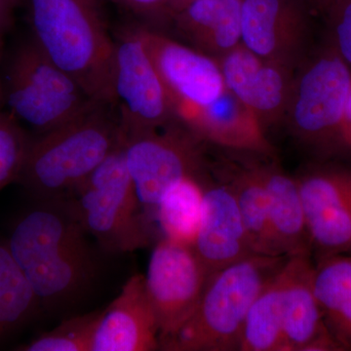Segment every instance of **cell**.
Returning a JSON list of instances; mask_svg holds the SVG:
<instances>
[{
    "instance_id": "24",
    "label": "cell",
    "mask_w": 351,
    "mask_h": 351,
    "mask_svg": "<svg viewBox=\"0 0 351 351\" xmlns=\"http://www.w3.org/2000/svg\"><path fill=\"white\" fill-rule=\"evenodd\" d=\"M205 186L198 177L182 178L164 193L154 211L162 239L193 247L202 212Z\"/></svg>"
},
{
    "instance_id": "6",
    "label": "cell",
    "mask_w": 351,
    "mask_h": 351,
    "mask_svg": "<svg viewBox=\"0 0 351 351\" xmlns=\"http://www.w3.org/2000/svg\"><path fill=\"white\" fill-rule=\"evenodd\" d=\"M350 88L351 69L329 43L298 66L283 119L304 147L317 154L341 151Z\"/></svg>"
},
{
    "instance_id": "14",
    "label": "cell",
    "mask_w": 351,
    "mask_h": 351,
    "mask_svg": "<svg viewBox=\"0 0 351 351\" xmlns=\"http://www.w3.org/2000/svg\"><path fill=\"white\" fill-rule=\"evenodd\" d=\"M228 91L262 125L283 119L295 71L258 57L243 44L217 60Z\"/></svg>"
},
{
    "instance_id": "23",
    "label": "cell",
    "mask_w": 351,
    "mask_h": 351,
    "mask_svg": "<svg viewBox=\"0 0 351 351\" xmlns=\"http://www.w3.org/2000/svg\"><path fill=\"white\" fill-rule=\"evenodd\" d=\"M284 265L267 281L249 309L239 351H284Z\"/></svg>"
},
{
    "instance_id": "17",
    "label": "cell",
    "mask_w": 351,
    "mask_h": 351,
    "mask_svg": "<svg viewBox=\"0 0 351 351\" xmlns=\"http://www.w3.org/2000/svg\"><path fill=\"white\" fill-rule=\"evenodd\" d=\"M309 256L288 258L284 265V351L341 350L328 331L314 294Z\"/></svg>"
},
{
    "instance_id": "7",
    "label": "cell",
    "mask_w": 351,
    "mask_h": 351,
    "mask_svg": "<svg viewBox=\"0 0 351 351\" xmlns=\"http://www.w3.org/2000/svg\"><path fill=\"white\" fill-rule=\"evenodd\" d=\"M4 97L14 119L38 135L75 119L95 101L32 36L9 60Z\"/></svg>"
},
{
    "instance_id": "9",
    "label": "cell",
    "mask_w": 351,
    "mask_h": 351,
    "mask_svg": "<svg viewBox=\"0 0 351 351\" xmlns=\"http://www.w3.org/2000/svg\"><path fill=\"white\" fill-rule=\"evenodd\" d=\"M112 89L125 137L177 121L169 94L137 27H124L114 39Z\"/></svg>"
},
{
    "instance_id": "15",
    "label": "cell",
    "mask_w": 351,
    "mask_h": 351,
    "mask_svg": "<svg viewBox=\"0 0 351 351\" xmlns=\"http://www.w3.org/2000/svg\"><path fill=\"white\" fill-rule=\"evenodd\" d=\"M160 348L156 311L145 276L127 280L112 304L97 316L90 351H151Z\"/></svg>"
},
{
    "instance_id": "16",
    "label": "cell",
    "mask_w": 351,
    "mask_h": 351,
    "mask_svg": "<svg viewBox=\"0 0 351 351\" xmlns=\"http://www.w3.org/2000/svg\"><path fill=\"white\" fill-rule=\"evenodd\" d=\"M193 248L211 274L253 255L234 193L226 182L205 186Z\"/></svg>"
},
{
    "instance_id": "28",
    "label": "cell",
    "mask_w": 351,
    "mask_h": 351,
    "mask_svg": "<svg viewBox=\"0 0 351 351\" xmlns=\"http://www.w3.org/2000/svg\"><path fill=\"white\" fill-rule=\"evenodd\" d=\"M324 15L329 22V43L351 69V0H332Z\"/></svg>"
},
{
    "instance_id": "18",
    "label": "cell",
    "mask_w": 351,
    "mask_h": 351,
    "mask_svg": "<svg viewBox=\"0 0 351 351\" xmlns=\"http://www.w3.org/2000/svg\"><path fill=\"white\" fill-rule=\"evenodd\" d=\"M178 121L201 140L226 149L265 156L272 152L260 120L228 89L213 103L184 113Z\"/></svg>"
},
{
    "instance_id": "32",
    "label": "cell",
    "mask_w": 351,
    "mask_h": 351,
    "mask_svg": "<svg viewBox=\"0 0 351 351\" xmlns=\"http://www.w3.org/2000/svg\"><path fill=\"white\" fill-rule=\"evenodd\" d=\"M332 0H308L313 13L324 14Z\"/></svg>"
},
{
    "instance_id": "4",
    "label": "cell",
    "mask_w": 351,
    "mask_h": 351,
    "mask_svg": "<svg viewBox=\"0 0 351 351\" xmlns=\"http://www.w3.org/2000/svg\"><path fill=\"white\" fill-rule=\"evenodd\" d=\"M287 258L253 254L213 272L193 315L161 348L239 350L249 309Z\"/></svg>"
},
{
    "instance_id": "1",
    "label": "cell",
    "mask_w": 351,
    "mask_h": 351,
    "mask_svg": "<svg viewBox=\"0 0 351 351\" xmlns=\"http://www.w3.org/2000/svg\"><path fill=\"white\" fill-rule=\"evenodd\" d=\"M85 233L66 198L38 200L14 223L6 245L45 308L69 306L91 282L96 265Z\"/></svg>"
},
{
    "instance_id": "10",
    "label": "cell",
    "mask_w": 351,
    "mask_h": 351,
    "mask_svg": "<svg viewBox=\"0 0 351 351\" xmlns=\"http://www.w3.org/2000/svg\"><path fill=\"white\" fill-rule=\"evenodd\" d=\"M210 276L193 247L167 239L157 242L145 281L158 321L160 348L193 315Z\"/></svg>"
},
{
    "instance_id": "29",
    "label": "cell",
    "mask_w": 351,
    "mask_h": 351,
    "mask_svg": "<svg viewBox=\"0 0 351 351\" xmlns=\"http://www.w3.org/2000/svg\"><path fill=\"white\" fill-rule=\"evenodd\" d=\"M151 25L171 23L170 0H112Z\"/></svg>"
},
{
    "instance_id": "30",
    "label": "cell",
    "mask_w": 351,
    "mask_h": 351,
    "mask_svg": "<svg viewBox=\"0 0 351 351\" xmlns=\"http://www.w3.org/2000/svg\"><path fill=\"white\" fill-rule=\"evenodd\" d=\"M341 149H351V88L341 122Z\"/></svg>"
},
{
    "instance_id": "22",
    "label": "cell",
    "mask_w": 351,
    "mask_h": 351,
    "mask_svg": "<svg viewBox=\"0 0 351 351\" xmlns=\"http://www.w3.org/2000/svg\"><path fill=\"white\" fill-rule=\"evenodd\" d=\"M226 184L232 189L249 244L254 254L269 257L281 255L270 226L269 195L263 178V166L245 164L232 167Z\"/></svg>"
},
{
    "instance_id": "5",
    "label": "cell",
    "mask_w": 351,
    "mask_h": 351,
    "mask_svg": "<svg viewBox=\"0 0 351 351\" xmlns=\"http://www.w3.org/2000/svg\"><path fill=\"white\" fill-rule=\"evenodd\" d=\"M122 142L66 197L85 232L105 250L129 253L151 242L149 219L127 169Z\"/></svg>"
},
{
    "instance_id": "2",
    "label": "cell",
    "mask_w": 351,
    "mask_h": 351,
    "mask_svg": "<svg viewBox=\"0 0 351 351\" xmlns=\"http://www.w3.org/2000/svg\"><path fill=\"white\" fill-rule=\"evenodd\" d=\"M123 138L115 104L95 101L75 119L31 140L18 180L38 200L68 197Z\"/></svg>"
},
{
    "instance_id": "8",
    "label": "cell",
    "mask_w": 351,
    "mask_h": 351,
    "mask_svg": "<svg viewBox=\"0 0 351 351\" xmlns=\"http://www.w3.org/2000/svg\"><path fill=\"white\" fill-rule=\"evenodd\" d=\"M201 141L178 120L156 130L124 136L127 169L145 218L154 219L159 200L176 182L199 178L204 167Z\"/></svg>"
},
{
    "instance_id": "33",
    "label": "cell",
    "mask_w": 351,
    "mask_h": 351,
    "mask_svg": "<svg viewBox=\"0 0 351 351\" xmlns=\"http://www.w3.org/2000/svg\"><path fill=\"white\" fill-rule=\"evenodd\" d=\"M189 1H191V0H170V7L171 11H172V15L173 13L176 12V11L179 10V9H181L182 6L189 3Z\"/></svg>"
},
{
    "instance_id": "12",
    "label": "cell",
    "mask_w": 351,
    "mask_h": 351,
    "mask_svg": "<svg viewBox=\"0 0 351 351\" xmlns=\"http://www.w3.org/2000/svg\"><path fill=\"white\" fill-rule=\"evenodd\" d=\"M137 29L167 89L177 120L184 113L213 103L226 91L216 59L173 40L154 27L137 25Z\"/></svg>"
},
{
    "instance_id": "20",
    "label": "cell",
    "mask_w": 351,
    "mask_h": 351,
    "mask_svg": "<svg viewBox=\"0 0 351 351\" xmlns=\"http://www.w3.org/2000/svg\"><path fill=\"white\" fill-rule=\"evenodd\" d=\"M270 226L281 255L309 256L311 243L298 180L278 168L263 166Z\"/></svg>"
},
{
    "instance_id": "13",
    "label": "cell",
    "mask_w": 351,
    "mask_h": 351,
    "mask_svg": "<svg viewBox=\"0 0 351 351\" xmlns=\"http://www.w3.org/2000/svg\"><path fill=\"white\" fill-rule=\"evenodd\" d=\"M311 248L351 251V169L319 167L298 179Z\"/></svg>"
},
{
    "instance_id": "31",
    "label": "cell",
    "mask_w": 351,
    "mask_h": 351,
    "mask_svg": "<svg viewBox=\"0 0 351 351\" xmlns=\"http://www.w3.org/2000/svg\"><path fill=\"white\" fill-rule=\"evenodd\" d=\"M16 5L18 4L14 0H0V36L10 25L13 9Z\"/></svg>"
},
{
    "instance_id": "34",
    "label": "cell",
    "mask_w": 351,
    "mask_h": 351,
    "mask_svg": "<svg viewBox=\"0 0 351 351\" xmlns=\"http://www.w3.org/2000/svg\"><path fill=\"white\" fill-rule=\"evenodd\" d=\"M1 47H2V39H1V36H0V57H1Z\"/></svg>"
},
{
    "instance_id": "3",
    "label": "cell",
    "mask_w": 351,
    "mask_h": 351,
    "mask_svg": "<svg viewBox=\"0 0 351 351\" xmlns=\"http://www.w3.org/2000/svg\"><path fill=\"white\" fill-rule=\"evenodd\" d=\"M34 39L51 61L90 98L114 104V39L101 17L100 0H25Z\"/></svg>"
},
{
    "instance_id": "27",
    "label": "cell",
    "mask_w": 351,
    "mask_h": 351,
    "mask_svg": "<svg viewBox=\"0 0 351 351\" xmlns=\"http://www.w3.org/2000/svg\"><path fill=\"white\" fill-rule=\"evenodd\" d=\"M29 142L17 119L0 112V189L19 178Z\"/></svg>"
},
{
    "instance_id": "35",
    "label": "cell",
    "mask_w": 351,
    "mask_h": 351,
    "mask_svg": "<svg viewBox=\"0 0 351 351\" xmlns=\"http://www.w3.org/2000/svg\"><path fill=\"white\" fill-rule=\"evenodd\" d=\"M14 1H15L16 3H17V4H20V3H22V2H24L25 0H14Z\"/></svg>"
},
{
    "instance_id": "11",
    "label": "cell",
    "mask_w": 351,
    "mask_h": 351,
    "mask_svg": "<svg viewBox=\"0 0 351 351\" xmlns=\"http://www.w3.org/2000/svg\"><path fill=\"white\" fill-rule=\"evenodd\" d=\"M313 14L308 0H242L241 43L295 71L311 52Z\"/></svg>"
},
{
    "instance_id": "26",
    "label": "cell",
    "mask_w": 351,
    "mask_h": 351,
    "mask_svg": "<svg viewBox=\"0 0 351 351\" xmlns=\"http://www.w3.org/2000/svg\"><path fill=\"white\" fill-rule=\"evenodd\" d=\"M99 313L76 316L64 321L52 331L44 332L23 346L25 351H90Z\"/></svg>"
},
{
    "instance_id": "25",
    "label": "cell",
    "mask_w": 351,
    "mask_h": 351,
    "mask_svg": "<svg viewBox=\"0 0 351 351\" xmlns=\"http://www.w3.org/2000/svg\"><path fill=\"white\" fill-rule=\"evenodd\" d=\"M38 298L6 244H0V341L36 313Z\"/></svg>"
},
{
    "instance_id": "21",
    "label": "cell",
    "mask_w": 351,
    "mask_h": 351,
    "mask_svg": "<svg viewBox=\"0 0 351 351\" xmlns=\"http://www.w3.org/2000/svg\"><path fill=\"white\" fill-rule=\"evenodd\" d=\"M313 286L328 331L341 350H351V256L323 257L314 267Z\"/></svg>"
},
{
    "instance_id": "19",
    "label": "cell",
    "mask_w": 351,
    "mask_h": 351,
    "mask_svg": "<svg viewBox=\"0 0 351 351\" xmlns=\"http://www.w3.org/2000/svg\"><path fill=\"white\" fill-rule=\"evenodd\" d=\"M242 0H191L171 24L191 47L219 60L241 44Z\"/></svg>"
}]
</instances>
